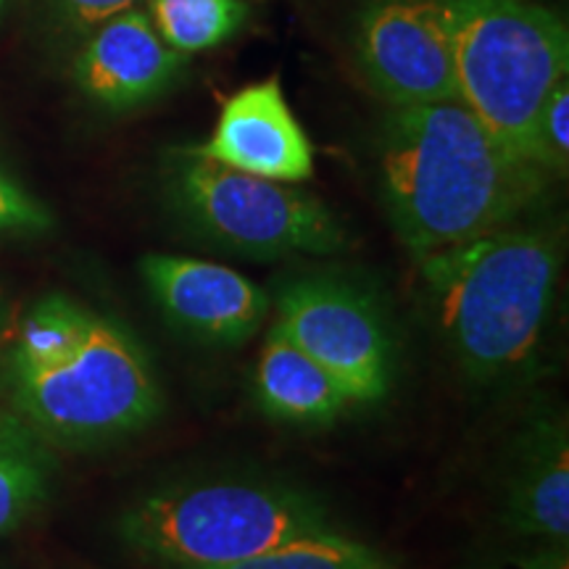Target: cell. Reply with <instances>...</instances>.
I'll return each instance as SVG.
<instances>
[{"mask_svg":"<svg viewBox=\"0 0 569 569\" xmlns=\"http://www.w3.org/2000/svg\"><path fill=\"white\" fill-rule=\"evenodd\" d=\"M209 569H396L386 553L338 530L296 538L251 559Z\"/></svg>","mask_w":569,"mask_h":569,"instance_id":"cell-16","label":"cell"},{"mask_svg":"<svg viewBox=\"0 0 569 569\" xmlns=\"http://www.w3.org/2000/svg\"><path fill=\"white\" fill-rule=\"evenodd\" d=\"M156 32L177 53L211 51L243 30L246 0H148Z\"/></svg>","mask_w":569,"mask_h":569,"instance_id":"cell-15","label":"cell"},{"mask_svg":"<svg viewBox=\"0 0 569 569\" xmlns=\"http://www.w3.org/2000/svg\"><path fill=\"white\" fill-rule=\"evenodd\" d=\"M163 201L206 246L256 261L336 253L348 243L346 227L317 196L222 167L190 148L167 163Z\"/></svg>","mask_w":569,"mask_h":569,"instance_id":"cell-6","label":"cell"},{"mask_svg":"<svg viewBox=\"0 0 569 569\" xmlns=\"http://www.w3.org/2000/svg\"><path fill=\"white\" fill-rule=\"evenodd\" d=\"M0 393L53 448L122 440L159 417V380L117 319L51 293L21 319L0 359Z\"/></svg>","mask_w":569,"mask_h":569,"instance_id":"cell-1","label":"cell"},{"mask_svg":"<svg viewBox=\"0 0 569 569\" xmlns=\"http://www.w3.org/2000/svg\"><path fill=\"white\" fill-rule=\"evenodd\" d=\"M142 280L174 330L206 346H240L269 311L261 288L234 269L172 253H148Z\"/></svg>","mask_w":569,"mask_h":569,"instance_id":"cell-9","label":"cell"},{"mask_svg":"<svg viewBox=\"0 0 569 569\" xmlns=\"http://www.w3.org/2000/svg\"><path fill=\"white\" fill-rule=\"evenodd\" d=\"M56 469L53 446L0 403V536L19 530L51 498Z\"/></svg>","mask_w":569,"mask_h":569,"instance_id":"cell-14","label":"cell"},{"mask_svg":"<svg viewBox=\"0 0 569 569\" xmlns=\"http://www.w3.org/2000/svg\"><path fill=\"white\" fill-rule=\"evenodd\" d=\"M51 227V211L0 167V234H42Z\"/></svg>","mask_w":569,"mask_h":569,"instance_id":"cell-18","label":"cell"},{"mask_svg":"<svg viewBox=\"0 0 569 569\" xmlns=\"http://www.w3.org/2000/svg\"><path fill=\"white\" fill-rule=\"evenodd\" d=\"M9 3H11V0H0V19H3V13H6V9H9Z\"/></svg>","mask_w":569,"mask_h":569,"instance_id":"cell-22","label":"cell"},{"mask_svg":"<svg viewBox=\"0 0 569 569\" xmlns=\"http://www.w3.org/2000/svg\"><path fill=\"white\" fill-rule=\"evenodd\" d=\"M277 330L322 365L351 401H377L393 382V340L380 303L346 277L306 274L277 298Z\"/></svg>","mask_w":569,"mask_h":569,"instance_id":"cell-7","label":"cell"},{"mask_svg":"<svg viewBox=\"0 0 569 569\" xmlns=\"http://www.w3.org/2000/svg\"><path fill=\"white\" fill-rule=\"evenodd\" d=\"M40 6L59 30L80 40L84 32L101 24L103 19L130 9V6H138V0H40Z\"/></svg>","mask_w":569,"mask_h":569,"instance_id":"cell-19","label":"cell"},{"mask_svg":"<svg viewBox=\"0 0 569 569\" xmlns=\"http://www.w3.org/2000/svg\"><path fill=\"white\" fill-rule=\"evenodd\" d=\"M530 543V549L507 553L488 569H567V543H540V540Z\"/></svg>","mask_w":569,"mask_h":569,"instance_id":"cell-20","label":"cell"},{"mask_svg":"<svg viewBox=\"0 0 569 569\" xmlns=\"http://www.w3.org/2000/svg\"><path fill=\"white\" fill-rule=\"evenodd\" d=\"M353 53L367 84L390 109L459 101L438 0H367L356 19Z\"/></svg>","mask_w":569,"mask_h":569,"instance_id":"cell-8","label":"cell"},{"mask_svg":"<svg viewBox=\"0 0 569 569\" xmlns=\"http://www.w3.org/2000/svg\"><path fill=\"white\" fill-rule=\"evenodd\" d=\"M184 63L188 56L161 40L148 11L130 6L82 34L71 77L84 98L119 113L163 96L182 74Z\"/></svg>","mask_w":569,"mask_h":569,"instance_id":"cell-10","label":"cell"},{"mask_svg":"<svg viewBox=\"0 0 569 569\" xmlns=\"http://www.w3.org/2000/svg\"><path fill=\"white\" fill-rule=\"evenodd\" d=\"M559 272V232L522 219L419 259L440 336L478 382L511 380L530 367L557 301Z\"/></svg>","mask_w":569,"mask_h":569,"instance_id":"cell-3","label":"cell"},{"mask_svg":"<svg viewBox=\"0 0 569 569\" xmlns=\"http://www.w3.org/2000/svg\"><path fill=\"white\" fill-rule=\"evenodd\" d=\"M438 3L451 40L459 103L503 146L530 159L540 106L569 71L565 19L536 0Z\"/></svg>","mask_w":569,"mask_h":569,"instance_id":"cell-5","label":"cell"},{"mask_svg":"<svg viewBox=\"0 0 569 569\" xmlns=\"http://www.w3.org/2000/svg\"><path fill=\"white\" fill-rule=\"evenodd\" d=\"M332 530V515L317 496L251 478L177 482L142 496L119 519L124 543L169 569L227 567Z\"/></svg>","mask_w":569,"mask_h":569,"instance_id":"cell-4","label":"cell"},{"mask_svg":"<svg viewBox=\"0 0 569 569\" xmlns=\"http://www.w3.org/2000/svg\"><path fill=\"white\" fill-rule=\"evenodd\" d=\"M501 517L517 538L569 540V436L559 411L532 417L517 436L503 478Z\"/></svg>","mask_w":569,"mask_h":569,"instance_id":"cell-12","label":"cell"},{"mask_svg":"<svg viewBox=\"0 0 569 569\" xmlns=\"http://www.w3.org/2000/svg\"><path fill=\"white\" fill-rule=\"evenodd\" d=\"M380 184L398 240L419 261L522 219L549 174L451 101L390 109L380 130Z\"/></svg>","mask_w":569,"mask_h":569,"instance_id":"cell-2","label":"cell"},{"mask_svg":"<svg viewBox=\"0 0 569 569\" xmlns=\"http://www.w3.org/2000/svg\"><path fill=\"white\" fill-rule=\"evenodd\" d=\"M256 398L267 415L298 425H327L346 411V388L284 332L272 327L256 365Z\"/></svg>","mask_w":569,"mask_h":569,"instance_id":"cell-13","label":"cell"},{"mask_svg":"<svg viewBox=\"0 0 569 569\" xmlns=\"http://www.w3.org/2000/svg\"><path fill=\"white\" fill-rule=\"evenodd\" d=\"M532 163L546 174L565 177L569 169V82L561 80L540 106L532 127Z\"/></svg>","mask_w":569,"mask_h":569,"instance_id":"cell-17","label":"cell"},{"mask_svg":"<svg viewBox=\"0 0 569 569\" xmlns=\"http://www.w3.org/2000/svg\"><path fill=\"white\" fill-rule=\"evenodd\" d=\"M190 151L274 182L293 184L315 174V148L284 101L277 77L227 98L209 140Z\"/></svg>","mask_w":569,"mask_h":569,"instance_id":"cell-11","label":"cell"},{"mask_svg":"<svg viewBox=\"0 0 569 569\" xmlns=\"http://www.w3.org/2000/svg\"><path fill=\"white\" fill-rule=\"evenodd\" d=\"M3 317H6V296H3V288H0V325H3Z\"/></svg>","mask_w":569,"mask_h":569,"instance_id":"cell-21","label":"cell"}]
</instances>
